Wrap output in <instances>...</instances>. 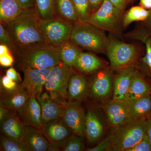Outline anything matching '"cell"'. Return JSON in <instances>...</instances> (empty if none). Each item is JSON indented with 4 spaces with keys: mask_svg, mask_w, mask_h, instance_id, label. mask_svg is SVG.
<instances>
[{
    "mask_svg": "<svg viewBox=\"0 0 151 151\" xmlns=\"http://www.w3.org/2000/svg\"><path fill=\"white\" fill-rule=\"evenodd\" d=\"M150 11L142 7L134 6L124 15L122 19V25L125 28L135 22H145L148 17Z\"/></svg>",
    "mask_w": 151,
    "mask_h": 151,
    "instance_id": "obj_30",
    "label": "cell"
},
{
    "mask_svg": "<svg viewBox=\"0 0 151 151\" xmlns=\"http://www.w3.org/2000/svg\"><path fill=\"white\" fill-rule=\"evenodd\" d=\"M78 22H88L91 15L89 0H71Z\"/></svg>",
    "mask_w": 151,
    "mask_h": 151,
    "instance_id": "obj_32",
    "label": "cell"
},
{
    "mask_svg": "<svg viewBox=\"0 0 151 151\" xmlns=\"http://www.w3.org/2000/svg\"><path fill=\"white\" fill-rule=\"evenodd\" d=\"M106 53L113 70L119 71L123 68L132 65L139 53V48L132 44L126 43L110 37Z\"/></svg>",
    "mask_w": 151,
    "mask_h": 151,
    "instance_id": "obj_7",
    "label": "cell"
},
{
    "mask_svg": "<svg viewBox=\"0 0 151 151\" xmlns=\"http://www.w3.org/2000/svg\"><path fill=\"white\" fill-rule=\"evenodd\" d=\"M73 24L56 17L47 20L39 19L40 29L46 43L55 47L70 39Z\"/></svg>",
    "mask_w": 151,
    "mask_h": 151,
    "instance_id": "obj_8",
    "label": "cell"
},
{
    "mask_svg": "<svg viewBox=\"0 0 151 151\" xmlns=\"http://www.w3.org/2000/svg\"><path fill=\"white\" fill-rule=\"evenodd\" d=\"M114 6L123 11L127 5V0H108Z\"/></svg>",
    "mask_w": 151,
    "mask_h": 151,
    "instance_id": "obj_43",
    "label": "cell"
},
{
    "mask_svg": "<svg viewBox=\"0 0 151 151\" xmlns=\"http://www.w3.org/2000/svg\"><path fill=\"white\" fill-rule=\"evenodd\" d=\"M24 10L35 7V0H17Z\"/></svg>",
    "mask_w": 151,
    "mask_h": 151,
    "instance_id": "obj_42",
    "label": "cell"
},
{
    "mask_svg": "<svg viewBox=\"0 0 151 151\" xmlns=\"http://www.w3.org/2000/svg\"><path fill=\"white\" fill-rule=\"evenodd\" d=\"M24 9L17 0L0 1L1 23H6L16 18Z\"/></svg>",
    "mask_w": 151,
    "mask_h": 151,
    "instance_id": "obj_27",
    "label": "cell"
},
{
    "mask_svg": "<svg viewBox=\"0 0 151 151\" xmlns=\"http://www.w3.org/2000/svg\"><path fill=\"white\" fill-rule=\"evenodd\" d=\"M147 80L148 82L150 89V95L151 96V79H148Z\"/></svg>",
    "mask_w": 151,
    "mask_h": 151,
    "instance_id": "obj_49",
    "label": "cell"
},
{
    "mask_svg": "<svg viewBox=\"0 0 151 151\" xmlns=\"http://www.w3.org/2000/svg\"><path fill=\"white\" fill-rule=\"evenodd\" d=\"M6 75L17 83L22 81L21 78L19 74L13 67L10 68L8 69L6 71Z\"/></svg>",
    "mask_w": 151,
    "mask_h": 151,
    "instance_id": "obj_39",
    "label": "cell"
},
{
    "mask_svg": "<svg viewBox=\"0 0 151 151\" xmlns=\"http://www.w3.org/2000/svg\"><path fill=\"white\" fill-rule=\"evenodd\" d=\"M11 52L8 47L4 45L1 44L0 45V55H3L7 53Z\"/></svg>",
    "mask_w": 151,
    "mask_h": 151,
    "instance_id": "obj_47",
    "label": "cell"
},
{
    "mask_svg": "<svg viewBox=\"0 0 151 151\" xmlns=\"http://www.w3.org/2000/svg\"><path fill=\"white\" fill-rule=\"evenodd\" d=\"M1 24L12 38L17 50L47 44L40 29L34 7L24 10L16 18Z\"/></svg>",
    "mask_w": 151,
    "mask_h": 151,
    "instance_id": "obj_1",
    "label": "cell"
},
{
    "mask_svg": "<svg viewBox=\"0 0 151 151\" xmlns=\"http://www.w3.org/2000/svg\"><path fill=\"white\" fill-rule=\"evenodd\" d=\"M0 1H1V0H0Z\"/></svg>",
    "mask_w": 151,
    "mask_h": 151,
    "instance_id": "obj_51",
    "label": "cell"
},
{
    "mask_svg": "<svg viewBox=\"0 0 151 151\" xmlns=\"http://www.w3.org/2000/svg\"><path fill=\"white\" fill-rule=\"evenodd\" d=\"M111 147V142L110 139L107 137L105 139L92 148L85 149L86 151H108Z\"/></svg>",
    "mask_w": 151,
    "mask_h": 151,
    "instance_id": "obj_37",
    "label": "cell"
},
{
    "mask_svg": "<svg viewBox=\"0 0 151 151\" xmlns=\"http://www.w3.org/2000/svg\"><path fill=\"white\" fill-rule=\"evenodd\" d=\"M146 120L147 122L146 135L151 143V113L149 114Z\"/></svg>",
    "mask_w": 151,
    "mask_h": 151,
    "instance_id": "obj_44",
    "label": "cell"
},
{
    "mask_svg": "<svg viewBox=\"0 0 151 151\" xmlns=\"http://www.w3.org/2000/svg\"><path fill=\"white\" fill-rule=\"evenodd\" d=\"M140 6L146 9H151V0H140Z\"/></svg>",
    "mask_w": 151,
    "mask_h": 151,
    "instance_id": "obj_45",
    "label": "cell"
},
{
    "mask_svg": "<svg viewBox=\"0 0 151 151\" xmlns=\"http://www.w3.org/2000/svg\"><path fill=\"white\" fill-rule=\"evenodd\" d=\"M14 56L17 66L22 71L26 68H52L61 62L56 47L48 44L18 50Z\"/></svg>",
    "mask_w": 151,
    "mask_h": 151,
    "instance_id": "obj_2",
    "label": "cell"
},
{
    "mask_svg": "<svg viewBox=\"0 0 151 151\" xmlns=\"http://www.w3.org/2000/svg\"><path fill=\"white\" fill-rule=\"evenodd\" d=\"M29 98L27 92L20 84L12 90L1 89V100L3 105L12 112H18Z\"/></svg>",
    "mask_w": 151,
    "mask_h": 151,
    "instance_id": "obj_19",
    "label": "cell"
},
{
    "mask_svg": "<svg viewBox=\"0 0 151 151\" xmlns=\"http://www.w3.org/2000/svg\"><path fill=\"white\" fill-rule=\"evenodd\" d=\"M25 138L31 151H47L49 142L41 130L25 126Z\"/></svg>",
    "mask_w": 151,
    "mask_h": 151,
    "instance_id": "obj_25",
    "label": "cell"
},
{
    "mask_svg": "<svg viewBox=\"0 0 151 151\" xmlns=\"http://www.w3.org/2000/svg\"><path fill=\"white\" fill-rule=\"evenodd\" d=\"M104 1L105 0H89L91 14L97 10L100 7L104 2Z\"/></svg>",
    "mask_w": 151,
    "mask_h": 151,
    "instance_id": "obj_41",
    "label": "cell"
},
{
    "mask_svg": "<svg viewBox=\"0 0 151 151\" xmlns=\"http://www.w3.org/2000/svg\"><path fill=\"white\" fill-rule=\"evenodd\" d=\"M123 11L108 0H105L89 17L88 22L104 31L118 34L122 24Z\"/></svg>",
    "mask_w": 151,
    "mask_h": 151,
    "instance_id": "obj_6",
    "label": "cell"
},
{
    "mask_svg": "<svg viewBox=\"0 0 151 151\" xmlns=\"http://www.w3.org/2000/svg\"><path fill=\"white\" fill-rule=\"evenodd\" d=\"M84 138L73 135L61 147L63 151H82L85 149Z\"/></svg>",
    "mask_w": 151,
    "mask_h": 151,
    "instance_id": "obj_33",
    "label": "cell"
},
{
    "mask_svg": "<svg viewBox=\"0 0 151 151\" xmlns=\"http://www.w3.org/2000/svg\"><path fill=\"white\" fill-rule=\"evenodd\" d=\"M127 151H151V143L147 135L134 147Z\"/></svg>",
    "mask_w": 151,
    "mask_h": 151,
    "instance_id": "obj_35",
    "label": "cell"
},
{
    "mask_svg": "<svg viewBox=\"0 0 151 151\" xmlns=\"http://www.w3.org/2000/svg\"><path fill=\"white\" fill-rule=\"evenodd\" d=\"M25 128L17 113L11 111L9 117L1 124V135L26 142Z\"/></svg>",
    "mask_w": 151,
    "mask_h": 151,
    "instance_id": "obj_20",
    "label": "cell"
},
{
    "mask_svg": "<svg viewBox=\"0 0 151 151\" xmlns=\"http://www.w3.org/2000/svg\"><path fill=\"white\" fill-rule=\"evenodd\" d=\"M61 151V147L55 144L49 143L47 151Z\"/></svg>",
    "mask_w": 151,
    "mask_h": 151,
    "instance_id": "obj_48",
    "label": "cell"
},
{
    "mask_svg": "<svg viewBox=\"0 0 151 151\" xmlns=\"http://www.w3.org/2000/svg\"><path fill=\"white\" fill-rule=\"evenodd\" d=\"M51 68L40 69L26 68L22 71L24 79L20 85L27 92L29 97H38L43 92L44 86Z\"/></svg>",
    "mask_w": 151,
    "mask_h": 151,
    "instance_id": "obj_11",
    "label": "cell"
},
{
    "mask_svg": "<svg viewBox=\"0 0 151 151\" xmlns=\"http://www.w3.org/2000/svg\"><path fill=\"white\" fill-rule=\"evenodd\" d=\"M0 42L1 44L7 46L11 52L13 53L14 55H15L17 51V48L10 35L1 23L0 24Z\"/></svg>",
    "mask_w": 151,
    "mask_h": 151,
    "instance_id": "obj_34",
    "label": "cell"
},
{
    "mask_svg": "<svg viewBox=\"0 0 151 151\" xmlns=\"http://www.w3.org/2000/svg\"><path fill=\"white\" fill-rule=\"evenodd\" d=\"M128 122L146 119L151 113L150 94L139 98L128 104Z\"/></svg>",
    "mask_w": 151,
    "mask_h": 151,
    "instance_id": "obj_22",
    "label": "cell"
},
{
    "mask_svg": "<svg viewBox=\"0 0 151 151\" xmlns=\"http://www.w3.org/2000/svg\"><path fill=\"white\" fill-rule=\"evenodd\" d=\"M36 98L40 105L43 125L62 118L65 106L54 101L47 92H42Z\"/></svg>",
    "mask_w": 151,
    "mask_h": 151,
    "instance_id": "obj_14",
    "label": "cell"
},
{
    "mask_svg": "<svg viewBox=\"0 0 151 151\" xmlns=\"http://www.w3.org/2000/svg\"><path fill=\"white\" fill-rule=\"evenodd\" d=\"M89 83L84 73H74L68 82L67 101L81 102L89 96Z\"/></svg>",
    "mask_w": 151,
    "mask_h": 151,
    "instance_id": "obj_17",
    "label": "cell"
},
{
    "mask_svg": "<svg viewBox=\"0 0 151 151\" xmlns=\"http://www.w3.org/2000/svg\"><path fill=\"white\" fill-rule=\"evenodd\" d=\"M55 15L66 21L78 22L71 0H54Z\"/></svg>",
    "mask_w": 151,
    "mask_h": 151,
    "instance_id": "obj_28",
    "label": "cell"
},
{
    "mask_svg": "<svg viewBox=\"0 0 151 151\" xmlns=\"http://www.w3.org/2000/svg\"><path fill=\"white\" fill-rule=\"evenodd\" d=\"M17 113L25 126H31L41 130L43 125L41 110L36 98L29 97Z\"/></svg>",
    "mask_w": 151,
    "mask_h": 151,
    "instance_id": "obj_18",
    "label": "cell"
},
{
    "mask_svg": "<svg viewBox=\"0 0 151 151\" xmlns=\"http://www.w3.org/2000/svg\"><path fill=\"white\" fill-rule=\"evenodd\" d=\"M131 39L141 41L145 46V54L142 58L143 69L145 73L151 76V35L144 27H140L132 32Z\"/></svg>",
    "mask_w": 151,
    "mask_h": 151,
    "instance_id": "obj_24",
    "label": "cell"
},
{
    "mask_svg": "<svg viewBox=\"0 0 151 151\" xmlns=\"http://www.w3.org/2000/svg\"><path fill=\"white\" fill-rule=\"evenodd\" d=\"M111 128L108 136L111 142L110 151H127L145 136L147 122L144 119Z\"/></svg>",
    "mask_w": 151,
    "mask_h": 151,
    "instance_id": "obj_4",
    "label": "cell"
},
{
    "mask_svg": "<svg viewBox=\"0 0 151 151\" xmlns=\"http://www.w3.org/2000/svg\"><path fill=\"white\" fill-rule=\"evenodd\" d=\"M108 125L118 127L128 122L129 105L125 101L111 100L104 105Z\"/></svg>",
    "mask_w": 151,
    "mask_h": 151,
    "instance_id": "obj_16",
    "label": "cell"
},
{
    "mask_svg": "<svg viewBox=\"0 0 151 151\" xmlns=\"http://www.w3.org/2000/svg\"><path fill=\"white\" fill-rule=\"evenodd\" d=\"M19 84L16 81L12 80L7 75H4L1 79V89L4 90H12L16 89Z\"/></svg>",
    "mask_w": 151,
    "mask_h": 151,
    "instance_id": "obj_36",
    "label": "cell"
},
{
    "mask_svg": "<svg viewBox=\"0 0 151 151\" xmlns=\"http://www.w3.org/2000/svg\"><path fill=\"white\" fill-rule=\"evenodd\" d=\"M41 130L49 142L59 146L61 149L65 142L74 135L62 119L44 124Z\"/></svg>",
    "mask_w": 151,
    "mask_h": 151,
    "instance_id": "obj_12",
    "label": "cell"
},
{
    "mask_svg": "<svg viewBox=\"0 0 151 151\" xmlns=\"http://www.w3.org/2000/svg\"><path fill=\"white\" fill-rule=\"evenodd\" d=\"M0 151H31V150L25 142L1 135Z\"/></svg>",
    "mask_w": 151,
    "mask_h": 151,
    "instance_id": "obj_31",
    "label": "cell"
},
{
    "mask_svg": "<svg viewBox=\"0 0 151 151\" xmlns=\"http://www.w3.org/2000/svg\"><path fill=\"white\" fill-rule=\"evenodd\" d=\"M34 8L39 19L47 20L56 17L54 0H35Z\"/></svg>",
    "mask_w": 151,
    "mask_h": 151,
    "instance_id": "obj_29",
    "label": "cell"
},
{
    "mask_svg": "<svg viewBox=\"0 0 151 151\" xmlns=\"http://www.w3.org/2000/svg\"><path fill=\"white\" fill-rule=\"evenodd\" d=\"M112 70L111 68L104 67L93 73L89 81V95L92 98L100 100L111 95L114 80Z\"/></svg>",
    "mask_w": 151,
    "mask_h": 151,
    "instance_id": "obj_9",
    "label": "cell"
},
{
    "mask_svg": "<svg viewBox=\"0 0 151 151\" xmlns=\"http://www.w3.org/2000/svg\"><path fill=\"white\" fill-rule=\"evenodd\" d=\"M56 47L60 61L72 68L82 52L81 49L75 45L70 39L63 42Z\"/></svg>",
    "mask_w": 151,
    "mask_h": 151,
    "instance_id": "obj_26",
    "label": "cell"
},
{
    "mask_svg": "<svg viewBox=\"0 0 151 151\" xmlns=\"http://www.w3.org/2000/svg\"><path fill=\"white\" fill-rule=\"evenodd\" d=\"M62 119L63 122L72 130L74 135L85 137L86 113L81 102L67 101Z\"/></svg>",
    "mask_w": 151,
    "mask_h": 151,
    "instance_id": "obj_10",
    "label": "cell"
},
{
    "mask_svg": "<svg viewBox=\"0 0 151 151\" xmlns=\"http://www.w3.org/2000/svg\"><path fill=\"white\" fill-rule=\"evenodd\" d=\"M137 69L134 65L132 64L118 71L113 82L112 100L126 101L132 78Z\"/></svg>",
    "mask_w": 151,
    "mask_h": 151,
    "instance_id": "obj_13",
    "label": "cell"
},
{
    "mask_svg": "<svg viewBox=\"0 0 151 151\" xmlns=\"http://www.w3.org/2000/svg\"><path fill=\"white\" fill-rule=\"evenodd\" d=\"M11 111L0 101V123L2 124L9 116Z\"/></svg>",
    "mask_w": 151,
    "mask_h": 151,
    "instance_id": "obj_40",
    "label": "cell"
},
{
    "mask_svg": "<svg viewBox=\"0 0 151 151\" xmlns=\"http://www.w3.org/2000/svg\"><path fill=\"white\" fill-rule=\"evenodd\" d=\"M14 62L13 56L11 52L0 55V63L4 67L12 66Z\"/></svg>",
    "mask_w": 151,
    "mask_h": 151,
    "instance_id": "obj_38",
    "label": "cell"
},
{
    "mask_svg": "<svg viewBox=\"0 0 151 151\" xmlns=\"http://www.w3.org/2000/svg\"><path fill=\"white\" fill-rule=\"evenodd\" d=\"M132 0H127V3L130 2Z\"/></svg>",
    "mask_w": 151,
    "mask_h": 151,
    "instance_id": "obj_50",
    "label": "cell"
},
{
    "mask_svg": "<svg viewBox=\"0 0 151 151\" xmlns=\"http://www.w3.org/2000/svg\"><path fill=\"white\" fill-rule=\"evenodd\" d=\"M149 11H150V14H149L148 17L144 22H145V27L151 35V9Z\"/></svg>",
    "mask_w": 151,
    "mask_h": 151,
    "instance_id": "obj_46",
    "label": "cell"
},
{
    "mask_svg": "<svg viewBox=\"0 0 151 151\" xmlns=\"http://www.w3.org/2000/svg\"><path fill=\"white\" fill-rule=\"evenodd\" d=\"M104 131V123L96 110L89 109L86 113L84 137L89 144L97 142L102 138Z\"/></svg>",
    "mask_w": 151,
    "mask_h": 151,
    "instance_id": "obj_15",
    "label": "cell"
},
{
    "mask_svg": "<svg viewBox=\"0 0 151 151\" xmlns=\"http://www.w3.org/2000/svg\"><path fill=\"white\" fill-rule=\"evenodd\" d=\"M105 67V63L102 60L91 52H81L73 65L80 73L90 74Z\"/></svg>",
    "mask_w": 151,
    "mask_h": 151,
    "instance_id": "obj_21",
    "label": "cell"
},
{
    "mask_svg": "<svg viewBox=\"0 0 151 151\" xmlns=\"http://www.w3.org/2000/svg\"><path fill=\"white\" fill-rule=\"evenodd\" d=\"M74 73L73 68L61 62L52 68L45 84V90L52 99L63 106L67 102L66 95L68 82Z\"/></svg>",
    "mask_w": 151,
    "mask_h": 151,
    "instance_id": "obj_5",
    "label": "cell"
},
{
    "mask_svg": "<svg viewBox=\"0 0 151 151\" xmlns=\"http://www.w3.org/2000/svg\"><path fill=\"white\" fill-rule=\"evenodd\" d=\"M70 40L82 50L97 53H106L110 38L105 31L89 22L74 23Z\"/></svg>",
    "mask_w": 151,
    "mask_h": 151,
    "instance_id": "obj_3",
    "label": "cell"
},
{
    "mask_svg": "<svg viewBox=\"0 0 151 151\" xmlns=\"http://www.w3.org/2000/svg\"><path fill=\"white\" fill-rule=\"evenodd\" d=\"M150 94V89L147 80L144 78L138 69L132 78V82L126 101L128 104Z\"/></svg>",
    "mask_w": 151,
    "mask_h": 151,
    "instance_id": "obj_23",
    "label": "cell"
}]
</instances>
